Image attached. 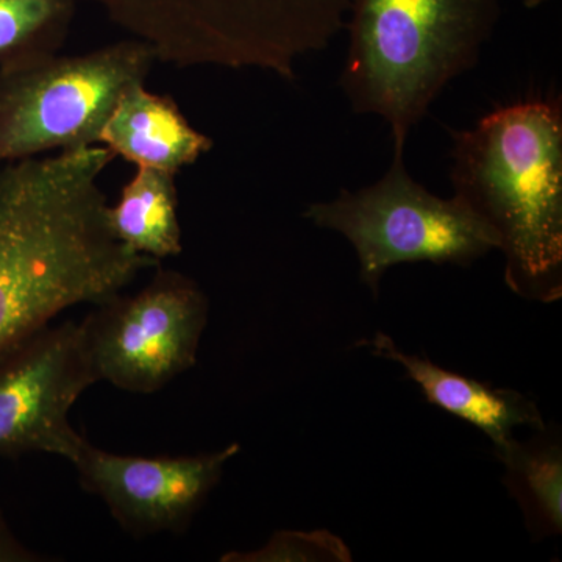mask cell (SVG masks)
I'll list each match as a JSON object with an SVG mask.
<instances>
[{
	"mask_svg": "<svg viewBox=\"0 0 562 562\" xmlns=\"http://www.w3.org/2000/svg\"><path fill=\"white\" fill-rule=\"evenodd\" d=\"M454 198L497 236L505 283L519 297H562V110L530 101L452 131Z\"/></svg>",
	"mask_w": 562,
	"mask_h": 562,
	"instance_id": "obj_1",
	"label": "cell"
},
{
	"mask_svg": "<svg viewBox=\"0 0 562 562\" xmlns=\"http://www.w3.org/2000/svg\"><path fill=\"white\" fill-rule=\"evenodd\" d=\"M341 87L351 110L390 124L394 146L443 88L475 68L501 0H351Z\"/></svg>",
	"mask_w": 562,
	"mask_h": 562,
	"instance_id": "obj_2",
	"label": "cell"
},
{
	"mask_svg": "<svg viewBox=\"0 0 562 562\" xmlns=\"http://www.w3.org/2000/svg\"><path fill=\"white\" fill-rule=\"evenodd\" d=\"M106 16L177 68L261 69L295 79L327 49L351 0H98Z\"/></svg>",
	"mask_w": 562,
	"mask_h": 562,
	"instance_id": "obj_3",
	"label": "cell"
},
{
	"mask_svg": "<svg viewBox=\"0 0 562 562\" xmlns=\"http://www.w3.org/2000/svg\"><path fill=\"white\" fill-rule=\"evenodd\" d=\"M155 61L146 43L131 38L0 66V162L99 144L111 111L146 83Z\"/></svg>",
	"mask_w": 562,
	"mask_h": 562,
	"instance_id": "obj_4",
	"label": "cell"
},
{
	"mask_svg": "<svg viewBox=\"0 0 562 562\" xmlns=\"http://www.w3.org/2000/svg\"><path fill=\"white\" fill-rule=\"evenodd\" d=\"M405 147L394 146L390 169L371 187L342 190L303 213L316 227L338 232L353 246L360 281L375 299L384 273L402 262L469 268L498 249L494 232L460 199L438 198L413 179Z\"/></svg>",
	"mask_w": 562,
	"mask_h": 562,
	"instance_id": "obj_5",
	"label": "cell"
},
{
	"mask_svg": "<svg viewBox=\"0 0 562 562\" xmlns=\"http://www.w3.org/2000/svg\"><path fill=\"white\" fill-rule=\"evenodd\" d=\"M101 266L60 203L0 176V355L55 316L98 301Z\"/></svg>",
	"mask_w": 562,
	"mask_h": 562,
	"instance_id": "obj_6",
	"label": "cell"
},
{
	"mask_svg": "<svg viewBox=\"0 0 562 562\" xmlns=\"http://www.w3.org/2000/svg\"><path fill=\"white\" fill-rule=\"evenodd\" d=\"M210 303L184 273L162 269L133 295L98 303L80 322L98 382L132 394H154L198 361Z\"/></svg>",
	"mask_w": 562,
	"mask_h": 562,
	"instance_id": "obj_7",
	"label": "cell"
},
{
	"mask_svg": "<svg viewBox=\"0 0 562 562\" xmlns=\"http://www.w3.org/2000/svg\"><path fill=\"white\" fill-rule=\"evenodd\" d=\"M98 383L80 324L40 328L0 355V457L29 452L72 460L83 436L69 413Z\"/></svg>",
	"mask_w": 562,
	"mask_h": 562,
	"instance_id": "obj_8",
	"label": "cell"
},
{
	"mask_svg": "<svg viewBox=\"0 0 562 562\" xmlns=\"http://www.w3.org/2000/svg\"><path fill=\"white\" fill-rule=\"evenodd\" d=\"M239 452L233 442L220 452L147 458L110 453L83 439L70 462L81 487L102 498L128 535L146 538L187 531Z\"/></svg>",
	"mask_w": 562,
	"mask_h": 562,
	"instance_id": "obj_9",
	"label": "cell"
},
{
	"mask_svg": "<svg viewBox=\"0 0 562 562\" xmlns=\"http://www.w3.org/2000/svg\"><path fill=\"white\" fill-rule=\"evenodd\" d=\"M357 347H364L373 357L397 362L405 375L420 387L425 401L479 428L494 449L514 438L516 428L539 430L546 425L538 405L527 395L449 371L425 355L406 353L382 331L361 339Z\"/></svg>",
	"mask_w": 562,
	"mask_h": 562,
	"instance_id": "obj_10",
	"label": "cell"
},
{
	"mask_svg": "<svg viewBox=\"0 0 562 562\" xmlns=\"http://www.w3.org/2000/svg\"><path fill=\"white\" fill-rule=\"evenodd\" d=\"M99 144L136 168L177 176L209 154L214 140L195 131L169 95L155 94L146 83H139L111 111Z\"/></svg>",
	"mask_w": 562,
	"mask_h": 562,
	"instance_id": "obj_11",
	"label": "cell"
},
{
	"mask_svg": "<svg viewBox=\"0 0 562 562\" xmlns=\"http://www.w3.org/2000/svg\"><path fill=\"white\" fill-rule=\"evenodd\" d=\"M505 468L503 484L520 506L532 542L562 532V432L558 424H546L531 438H516L495 447Z\"/></svg>",
	"mask_w": 562,
	"mask_h": 562,
	"instance_id": "obj_12",
	"label": "cell"
},
{
	"mask_svg": "<svg viewBox=\"0 0 562 562\" xmlns=\"http://www.w3.org/2000/svg\"><path fill=\"white\" fill-rule=\"evenodd\" d=\"M176 177L160 169L136 168L120 201L109 205L106 213L117 241L158 262L183 251Z\"/></svg>",
	"mask_w": 562,
	"mask_h": 562,
	"instance_id": "obj_13",
	"label": "cell"
},
{
	"mask_svg": "<svg viewBox=\"0 0 562 562\" xmlns=\"http://www.w3.org/2000/svg\"><path fill=\"white\" fill-rule=\"evenodd\" d=\"M76 0H0V66L58 54Z\"/></svg>",
	"mask_w": 562,
	"mask_h": 562,
	"instance_id": "obj_14",
	"label": "cell"
},
{
	"mask_svg": "<svg viewBox=\"0 0 562 562\" xmlns=\"http://www.w3.org/2000/svg\"><path fill=\"white\" fill-rule=\"evenodd\" d=\"M222 562H350L349 546L328 530L273 532L266 546L254 552H231Z\"/></svg>",
	"mask_w": 562,
	"mask_h": 562,
	"instance_id": "obj_15",
	"label": "cell"
},
{
	"mask_svg": "<svg viewBox=\"0 0 562 562\" xmlns=\"http://www.w3.org/2000/svg\"><path fill=\"white\" fill-rule=\"evenodd\" d=\"M40 554L32 552L10 530L9 524L0 514V562H35Z\"/></svg>",
	"mask_w": 562,
	"mask_h": 562,
	"instance_id": "obj_16",
	"label": "cell"
},
{
	"mask_svg": "<svg viewBox=\"0 0 562 562\" xmlns=\"http://www.w3.org/2000/svg\"><path fill=\"white\" fill-rule=\"evenodd\" d=\"M524 5L527 7V9H538V7L543 5V3L550 2V0H522Z\"/></svg>",
	"mask_w": 562,
	"mask_h": 562,
	"instance_id": "obj_17",
	"label": "cell"
}]
</instances>
